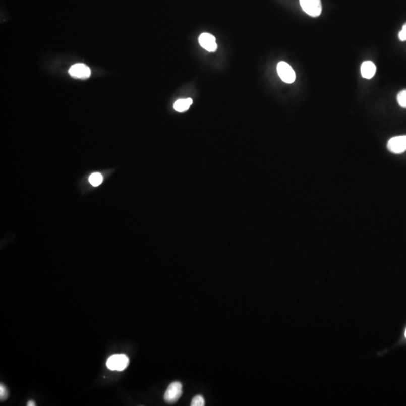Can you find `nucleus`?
Returning <instances> with one entry per match:
<instances>
[{
	"label": "nucleus",
	"mask_w": 406,
	"mask_h": 406,
	"mask_svg": "<svg viewBox=\"0 0 406 406\" xmlns=\"http://www.w3.org/2000/svg\"><path fill=\"white\" fill-rule=\"evenodd\" d=\"M130 359L125 355H114L108 358L106 362L108 369L112 371H123L127 369Z\"/></svg>",
	"instance_id": "nucleus-1"
},
{
	"label": "nucleus",
	"mask_w": 406,
	"mask_h": 406,
	"mask_svg": "<svg viewBox=\"0 0 406 406\" xmlns=\"http://www.w3.org/2000/svg\"><path fill=\"white\" fill-rule=\"evenodd\" d=\"M300 3L303 10L309 16L316 18L321 15L322 12L321 0H300Z\"/></svg>",
	"instance_id": "nucleus-2"
},
{
	"label": "nucleus",
	"mask_w": 406,
	"mask_h": 406,
	"mask_svg": "<svg viewBox=\"0 0 406 406\" xmlns=\"http://www.w3.org/2000/svg\"><path fill=\"white\" fill-rule=\"evenodd\" d=\"M182 395V384L175 381L168 386L164 394V400L168 404H173L180 399Z\"/></svg>",
	"instance_id": "nucleus-3"
},
{
	"label": "nucleus",
	"mask_w": 406,
	"mask_h": 406,
	"mask_svg": "<svg viewBox=\"0 0 406 406\" xmlns=\"http://www.w3.org/2000/svg\"><path fill=\"white\" fill-rule=\"evenodd\" d=\"M277 72L281 80L287 84H292L296 79V73L287 63L281 61L277 66Z\"/></svg>",
	"instance_id": "nucleus-4"
},
{
	"label": "nucleus",
	"mask_w": 406,
	"mask_h": 406,
	"mask_svg": "<svg viewBox=\"0 0 406 406\" xmlns=\"http://www.w3.org/2000/svg\"><path fill=\"white\" fill-rule=\"evenodd\" d=\"M387 148L393 154H402L406 151V136H395L387 143Z\"/></svg>",
	"instance_id": "nucleus-5"
},
{
	"label": "nucleus",
	"mask_w": 406,
	"mask_h": 406,
	"mask_svg": "<svg viewBox=\"0 0 406 406\" xmlns=\"http://www.w3.org/2000/svg\"><path fill=\"white\" fill-rule=\"evenodd\" d=\"M69 73L74 79H87L90 78L91 70L85 64H76L70 67Z\"/></svg>",
	"instance_id": "nucleus-6"
},
{
	"label": "nucleus",
	"mask_w": 406,
	"mask_h": 406,
	"mask_svg": "<svg viewBox=\"0 0 406 406\" xmlns=\"http://www.w3.org/2000/svg\"><path fill=\"white\" fill-rule=\"evenodd\" d=\"M199 42L201 47L208 52L215 51L217 47L215 37L210 33H202L199 38Z\"/></svg>",
	"instance_id": "nucleus-7"
},
{
	"label": "nucleus",
	"mask_w": 406,
	"mask_h": 406,
	"mask_svg": "<svg viewBox=\"0 0 406 406\" xmlns=\"http://www.w3.org/2000/svg\"><path fill=\"white\" fill-rule=\"evenodd\" d=\"M361 72L364 79H371L376 73V66L372 61H365L361 65Z\"/></svg>",
	"instance_id": "nucleus-8"
},
{
	"label": "nucleus",
	"mask_w": 406,
	"mask_h": 406,
	"mask_svg": "<svg viewBox=\"0 0 406 406\" xmlns=\"http://www.w3.org/2000/svg\"><path fill=\"white\" fill-rule=\"evenodd\" d=\"M192 103L193 100L191 98L179 99L175 102L174 109L179 112H184L189 109L190 106L192 105Z\"/></svg>",
	"instance_id": "nucleus-9"
},
{
	"label": "nucleus",
	"mask_w": 406,
	"mask_h": 406,
	"mask_svg": "<svg viewBox=\"0 0 406 406\" xmlns=\"http://www.w3.org/2000/svg\"><path fill=\"white\" fill-rule=\"evenodd\" d=\"M89 182L93 186H99L102 182V176L99 173H93L89 178Z\"/></svg>",
	"instance_id": "nucleus-10"
},
{
	"label": "nucleus",
	"mask_w": 406,
	"mask_h": 406,
	"mask_svg": "<svg viewBox=\"0 0 406 406\" xmlns=\"http://www.w3.org/2000/svg\"><path fill=\"white\" fill-rule=\"evenodd\" d=\"M397 102L402 108H406V89L398 93Z\"/></svg>",
	"instance_id": "nucleus-11"
},
{
	"label": "nucleus",
	"mask_w": 406,
	"mask_h": 406,
	"mask_svg": "<svg viewBox=\"0 0 406 406\" xmlns=\"http://www.w3.org/2000/svg\"><path fill=\"white\" fill-rule=\"evenodd\" d=\"M9 397V391L4 384H0V399L1 401H5Z\"/></svg>",
	"instance_id": "nucleus-12"
},
{
	"label": "nucleus",
	"mask_w": 406,
	"mask_h": 406,
	"mask_svg": "<svg viewBox=\"0 0 406 406\" xmlns=\"http://www.w3.org/2000/svg\"><path fill=\"white\" fill-rule=\"evenodd\" d=\"M191 406H204L205 405V400L202 396H196L193 399L191 404Z\"/></svg>",
	"instance_id": "nucleus-13"
},
{
	"label": "nucleus",
	"mask_w": 406,
	"mask_h": 406,
	"mask_svg": "<svg viewBox=\"0 0 406 406\" xmlns=\"http://www.w3.org/2000/svg\"><path fill=\"white\" fill-rule=\"evenodd\" d=\"M399 38L402 41H406V24H404L403 27H402V30L399 32Z\"/></svg>",
	"instance_id": "nucleus-14"
},
{
	"label": "nucleus",
	"mask_w": 406,
	"mask_h": 406,
	"mask_svg": "<svg viewBox=\"0 0 406 406\" xmlns=\"http://www.w3.org/2000/svg\"><path fill=\"white\" fill-rule=\"evenodd\" d=\"M27 405H28V406H35V405H36V403H35L34 401H32L31 400V401H29V402H27Z\"/></svg>",
	"instance_id": "nucleus-15"
},
{
	"label": "nucleus",
	"mask_w": 406,
	"mask_h": 406,
	"mask_svg": "<svg viewBox=\"0 0 406 406\" xmlns=\"http://www.w3.org/2000/svg\"><path fill=\"white\" fill-rule=\"evenodd\" d=\"M405 337H406V329H405Z\"/></svg>",
	"instance_id": "nucleus-16"
}]
</instances>
